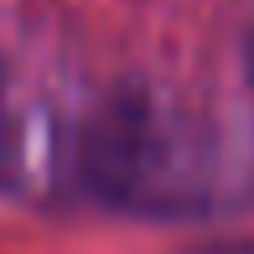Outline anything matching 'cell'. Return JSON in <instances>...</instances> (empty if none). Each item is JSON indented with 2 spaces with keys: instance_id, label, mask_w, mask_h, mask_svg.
I'll return each instance as SVG.
<instances>
[{
  "instance_id": "2",
  "label": "cell",
  "mask_w": 254,
  "mask_h": 254,
  "mask_svg": "<svg viewBox=\"0 0 254 254\" xmlns=\"http://www.w3.org/2000/svg\"><path fill=\"white\" fill-rule=\"evenodd\" d=\"M192 254H254V244H197Z\"/></svg>"
},
{
  "instance_id": "3",
  "label": "cell",
  "mask_w": 254,
  "mask_h": 254,
  "mask_svg": "<svg viewBox=\"0 0 254 254\" xmlns=\"http://www.w3.org/2000/svg\"><path fill=\"white\" fill-rule=\"evenodd\" d=\"M244 67H249V94H254V31H249V52H244Z\"/></svg>"
},
{
  "instance_id": "1",
  "label": "cell",
  "mask_w": 254,
  "mask_h": 254,
  "mask_svg": "<svg viewBox=\"0 0 254 254\" xmlns=\"http://www.w3.org/2000/svg\"><path fill=\"white\" fill-rule=\"evenodd\" d=\"M83 171L109 197H145L151 177L161 171V140H156V125L145 114V104H135V99L109 104L88 125Z\"/></svg>"
}]
</instances>
